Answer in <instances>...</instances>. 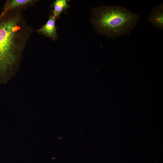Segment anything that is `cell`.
<instances>
[{
  "mask_svg": "<svg viewBox=\"0 0 163 163\" xmlns=\"http://www.w3.org/2000/svg\"><path fill=\"white\" fill-rule=\"evenodd\" d=\"M96 33L115 39L129 34L139 21V16L118 5L93 9L91 18Z\"/></svg>",
  "mask_w": 163,
  "mask_h": 163,
  "instance_id": "2",
  "label": "cell"
},
{
  "mask_svg": "<svg viewBox=\"0 0 163 163\" xmlns=\"http://www.w3.org/2000/svg\"><path fill=\"white\" fill-rule=\"evenodd\" d=\"M56 19L53 15L50 16L46 23L37 30V32L53 40H56L58 38L55 25Z\"/></svg>",
  "mask_w": 163,
  "mask_h": 163,
  "instance_id": "4",
  "label": "cell"
},
{
  "mask_svg": "<svg viewBox=\"0 0 163 163\" xmlns=\"http://www.w3.org/2000/svg\"><path fill=\"white\" fill-rule=\"evenodd\" d=\"M52 14L56 19L59 17L60 14L69 7L66 0H56L53 3Z\"/></svg>",
  "mask_w": 163,
  "mask_h": 163,
  "instance_id": "6",
  "label": "cell"
},
{
  "mask_svg": "<svg viewBox=\"0 0 163 163\" xmlns=\"http://www.w3.org/2000/svg\"><path fill=\"white\" fill-rule=\"evenodd\" d=\"M38 0H7L4 3L0 17L14 11L25 10L28 7L33 6Z\"/></svg>",
  "mask_w": 163,
  "mask_h": 163,
  "instance_id": "3",
  "label": "cell"
},
{
  "mask_svg": "<svg viewBox=\"0 0 163 163\" xmlns=\"http://www.w3.org/2000/svg\"><path fill=\"white\" fill-rule=\"evenodd\" d=\"M149 21L161 30L163 29V4L161 3L151 9Z\"/></svg>",
  "mask_w": 163,
  "mask_h": 163,
  "instance_id": "5",
  "label": "cell"
},
{
  "mask_svg": "<svg viewBox=\"0 0 163 163\" xmlns=\"http://www.w3.org/2000/svg\"><path fill=\"white\" fill-rule=\"evenodd\" d=\"M33 32L21 11L0 17V85L6 84L18 71Z\"/></svg>",
  "mask_w": 163,
  "mask_h": 163,
  "instance_id": "1",
  "label": "cell"
}]
</instances>
